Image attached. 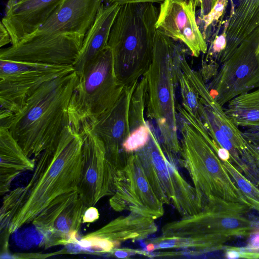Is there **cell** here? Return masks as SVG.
Here are the masks:
<instances>
[{"label": "cell", "mask_w": 259, "mask_h": 259, "mask_svg": "<svg viewBox=\"0 0 259 259\" xmlns=\"http://www.w3.org/2000/svg\"><path fill=\"white\" fill-rule=\"evenodd\" d=\"M82 145L80 133L66 125L58 140L37 159L27 184L5 194L1 208V231L14 233L32 223L56 197L77 189Z\"/></svg>", "instance_id": "1"}, {"label": "cell", "mask_w": 259, "mask_h": 259, "mask_svg": "<svg viewBox=\"0 0 259 259\" xmlns=\"http://www.w3.org/2000/svg\"><path fill=\"white\" fill-rule=\"evenodd\" d=\"M104 0H66L37 29L1 49L0 59L72 65Z\"/></svg>", "instance_id": "2"}, {"label": "cell", "mask_w": 259, "mask_h": 259, "mask_svg": "<svg viewBox=\"0 0 259 259\" xmlns=\"http://www.w3.org/2000/svg\"><path fill=\"white\" fill-rule=\"evenodd\" d=\"M77 80L74 70L44 83L10 122L7 128L35 161L69 124L68 106Z\"/></svg>", "instance_id": "3"}, {"label": "cell", "mask_w": 259, "mask_h": 259, "mask_svg": "<svg viewBox=\"0 0 259 259\" xmlns=\"http://www.w3.org/2000/svg\"><path fill=\"white\" fill-rule=\"evenodd\" d=\"M185 50L176 41L156 30L152 60L144 74L147 79L146 114L154 121L158 140L166 156L179 160L181 150L176 102L180 57Z\"/></svg>", "instance_id": "4"}, {"label": "cell", "mask_w": 259, "mask_h": 259, "mask_svg": "<svg viewBox=\"0 0 259 259\" xmlns=\"http://www.w3.org/2000/svg\"><path fill=\"white\" fill-rule=\"evenodd\" d=\"M158 12L153 3L121 6L108 46L117 80L125 87L138 82L151 63Z\"/></svg>", "instance_id": "5"}, {"label": "cell", "mask_w": 259, "mask_h": 259, "mask_svg": "<svg viewBox=\"0 0 259 259\" xmlns=\"http://www.w3.org/2000/svg\"><path fill=\"white\" fill-rule=\"evenodd\" d=\"M179 117L182 136L179 161L188 172L204 204L209 202L223 209L242 214L252 209L208 142L195 127Z\"/></svg>", "instance_id": "6"}, {"label": "cell", "mask_w": 259, "mask_h": 259, "mask_svg": "<svg viewBox=\"0 0 259 259\" xmlns=\"http://www.w3.org/2000/svg\"><path fill=\"white\" fill-rule=\"evenodd\" d=\"M243 214L223 209L206 202L198 213L168 222L161 228V247L180 249L193 255L222 249L234 237H249L253 230Z\"/></svg>", "instance_id": "7"}, {"label": "cell", "mask_w": 259, "mask_h": 259, "mask_svg": "<svg viewBox=\"0 0 259 259\" xmlns=\"http://www.w3.org/2000/svg\"><path fill=\"white\" fill-rule=\"evenodd\" d=\"M125 87L117 80L107 46L78 75L68 106L69 125L80 133L118 100Z\"/></svg>", "instance_id": "8"}, {"label": "cell", "mask_w": 259, "mask_h": 259, "mask_svg": "<svg viewBox=\"0 0 259 259\" xmlns=\"http://www.w3.org/2000/svg\"><path fill=\"white\" fill-rule=\"evenodd\" d=\"M135 153L153 191L164 204L172 205L182 217L202 210L203 199L180 174L175 162L167 158L153 129L147 144Z\"/></svg>", "instance_id": "9"}, {"label": "cell", "mask_w": 259, "mask_h": 259, "mask_svg": "<svg viewBox=\"0 0 259 259\" xmlns=\"http://www.w3.org/2000/svg\"><path fill=\"white\" fill-rule=\"evenodd\" d=\"M259 29L244 40L224 62L208 89L221 106L259 88Z\"/></svg>", "instance_id": "10"}, {"label": "cell", "mask_w": 259, "mask_h": 259, "mask_svg": "<svg viewBox=\"0 0 259 259\" xmlns=\"http://www.w3.org/2000/svg\"><path fill=\"white\" fill-rule=\"evenodd\" d=\"M109 204L115 211L135 212L154 220L163 216L164 204L153 191L136 153L128 156L114 177Z\"/></svg>", "instance_id": "11"}, {"label": "cell", "mask_w": 259, "mask_h": 259, "mask_svg": "<svg viewBox=\"0 0 259 259\" xmlns=\"http://www.w3.org/2000/svg\"><path fill=\"white\" fill-rule=\"evenodd\" d=\"M87 208L77 189L54 199L32 222L42 237L40 246L48 248L76 243Z\"/></svg>", "instance_id": "12"}, {"label": "cell", "mask_w": 259, "mask_h": 259, "mask_svg": "<svg viewBox=\"0 0 259 259\" xmlns=\"http://www.w3.org/2000/svg\"><path fill=\"white\" fill-rule=\"evenodd\" d=\"M83 139L82 167L77 191L87 207L114 193L116 170L106 154L102 141L89 126L80 132Z\"/></svg>", "instance_id": "13"}, {"label": "cell", "mask_w": 259, "mask_h": 259, "mask_svg": "<svg viewBox=\"0 0 259 259\" xmlns=\"http://www.w3.org/2000/svg\"><path fill=\"white\" fill-rule=\"evenodd\" d=\"M137 83L125 87L113 106L87 125L102 141L107 158L116 171L124 165L130 156L122 146L130 133L128 110Z\"/></svg>", "instance_id": "14"}, {"label": "cell", "mask_w": 259, "mask_h": 259, "mask_svg": "<svg viewBox=\"0 0 259 259\" xmlns=\"http://www.w3.org/2000/svg\"><path fill=\"white\" fill-rule=\"evenodd\" d=\"M155 220L130 212L82 236L76 244L83 248L95 249L101 253H110L124 242L143 240L155 233L158 227Z\"/></svg>", "instance_id": "15"}, {"label": "cell", "mask_w": 259, "mask_h": 259, "mask_svg": "<svg viewBox=\"0 0 259 259\" xmlns=\"http://www.w3.org/2000/svg\"><path fill=\"white\" fill-rule=\"evenodd\" d=\"M196 7L191 3L165 0L160 4L155 27L175 41L182 42L192 56L206 54L207 45L197 24Z\"/></svg>", "instance_id": "16"}, {"label": "cell", "mask_w": 259, "mask_h": 259, "mask_svg": "<svg viewBox=\"0 0 259 259\" xmlns=\"http://www.w3.org/2000/svg\"><path fill=\"white\" fill-rule=\"evenodd\" d=\"M66 0H8L1 22L12 45L41 25Z\"/></svg>", "instance_id": "17"}, {"label": "cell", "mask_w": 259, "mask_h": 259, "mask_svg": "<svg viewBox=\"0 0 259 259\" xmlns=\"http://www.w3.org/2000/svg\"><path fill=\"white\" fill-rule=\"evenodd\" d=\"M230 15L224 30L227 44L220 58L223 64L240 44L259 29V0H231Z\"/></svg>", "instance_id": "18"}, {"label": "cell", "mask_w": 259, "mask_h": 259, "mask_svg": "<svg viewBox=\"0 0 259 259\" xmlns=\"http://www.w3.org/2000/svg\"><path fill=\"white\" fill-rule=\"evenodd\" d=\"M120 7L117 4L105 5L103 3L100 7L73 65L77 75L108 46L110 31Z\"/></svg>", "instance_id": "19"}, {"label": "cell", "mask_w": 259, "mask_h": 259, "mask_svg": "<svg viewBox=\"0 0 259 259\" xmlns=\"http://www.w3.org/2000/svg\"><path fill=\"white\" fill-rule=\"evenodd\" d=\"M0 193L10 191L12 181L22 172L33 170L35 161L25 154L8 130L0 126Z\"/></svg>", "instance_id": "20"}, {"label": "cell", "mask_w": 259, "mask_h": 259, "mask_svg": "<svg viewBox=\"0 0 259 259\" xmlns=\"http://www.w3.org/2000/svg\"><path fill=\"white\" fill-rule=\"evenodd\" d=\"M201 103L210 112L218 128L229 139L239 151L245 163L255 166L251 147L234 122L227 116L225 110L211 95L206 87L197 90Z\"/></svg>", "instance_id": "21"}, {"label": "cell", "mask_w": 259, "mask_h": 259, "mask_svg": "<svg viewBox=\"0 0 259 259\" xmlns=\"http://www.w3.org/2000/svg\"><path fill=\"white\" fill-rule=\"evenodd\" d=\"M225 112L237 126L259 128V88L229 101Z\"/></svg>", "instance_id": "22"}, {"label": "cell", "mask_w": 259, "mask_h": 259, "mask_svg": "<svg viewBox=\"0 0 259 259\" xmlns=\"http://www.w3.org/2000/svg\"><path fill=\"white\" fill-rule=\"evenodd\" d=\"M72 65H57L0 59V79H14L48 74L61 75L74 71Z\"/></svg>", "instance_id": "23"}, {"label": "cell", "mask_w": 259, "mask_h": 259, "mask_svg": "<svg viewBox=\"0 0 259 259\" xmlns=\"http://www.w3.org/2000/svg\"><path fill=\"white\" fill-rule=\"evenodd\" d=\"M225 167L252 208L259 212V189L229 160L222 161Z\"/></svg>", "instance_id": "24"}, {"label": "cell", "mask_w": 259, "mask_h": 259, "mask_svg": "<svg viewBox=\"0 0 259 259\" xmlns=\"http://www.w3.org/2000/svg\"><path fill=\"white\" fill-rule=\"evenodd\" d=\"M178 83L180 85L183 108L192 117L201 119L200 115L201 103L199 96L187 76L182 71L180 65L178 70Z\"/></svg>", "instance_id": "25"}, {"label": "cell", "mask_w": 259, "mask_h": 259, "mask_svg": "<svg viewBox=\"0 0 259 259\" xmlns=\"http://www.w3.org/2000/svg\"><path fill=\"white\" fill-rule=\"evenodd\" d=\"M228 0H217L210 11L206 15L200 17L204 23V30L213 22L217 21L224 12L227 5Z\"/></svg>", "instance_id": "26"}, {"label": "cell", "mask_w": 259, "mask_h": 259, "mask_svg": "<svg viewBox=\"0 0 259 259\" xmlns=\"http://www.w3.org/2000/svg\"><path fill=\"white\" fill-rule=\"evenodd\" d=\"M219 64L212 59H205L202 62L201 74L203 80L206 81L212 79L219 71Z\"/></svg>", "instance_id": "27"}, {"label": "cell", "mask_w": 259, "mask_h": 259, "mask_svg": "<svg viewBox=\"0 0 259 259\" xmlns=\"http://www.w3.org/2000/svg\"><path fill=\"white\" fill-rule=\"evenodd\" d=\"M111 255L118 257L127 258L136 254H141L150 257V254L145 251L139 249H134L129 248H117L110 253Z\"/></svg>", "instance_id": "28"}, {"label": "cell", "mask_w": 259, "mask_h": 259, "mask_svg": "<svg viewBox=\"0 0 259 259\" xmlns=\"http://www.w3.org/2000/svg\"><path fill=\"white\" fill-rule=\"evenodd\" d=\"M242 134L248 143L259 146V128H247Z\"/></svg>", "instance_id": "29"}, {"label": "cell", "mask_w": 259, "mask_h": 259, "mask_svg": "<svg viewBox=\"0 0 259 259\" xmlns=\"http://www.w3.org/2000/svg\"><path fill=\"white\" fill-rule=\"evenodd\" d=\"M100 216L98 209L93 206L88 207L84 211L82 218L83 223H92L97 221Z\"/></svg>", "instance_id": "30"}, {"label": "cell", "mask_w": 259, "mask_h": 259, "mask_svg": "<svg viewBox=\"0 0 259 259\" xmlns=\"http://www.w3.org/2000/svg\"><path fill=\"white\" fill-rule=\"evenodd\" d=\"M165 0H104L106 4H118L121 6L128 4H136V3H161Z\"/></svg>", "instance_id": "31"}, {"label": "cell", "mask_w": 259, "mask_h": 259, "mask_svg": "<svg viewBox=\"0 0 259 259\" xmlns=\"http://www.w3.org/2000/svg\"><path fill=\"white\" fill-rule=\"evenodd\" d=\"M217 0H198L200 9V17L207 14L213 8Z\"/></svg>", "instance_id": "32"}, {"label": "cell", "mask_w": 259, "mask_h": 259, "mask_svg": "<svg viewBox=\"0 0 259 259\" xmlns=\"http://www.w3.org/2000/svg\"><path fill=\"white\" fill-rule=\"evenodd\" d=\"M249 239L247 247L251 249L259 248V228L251 231L249 236Z\"/></svg>", "instance_id": "33"}, {"label": "cell", "mask_w": 259, "mask_h": 259, "mask_svg": "<svg viewBox=\"0 0 259 259\" xmlns=\"http://www.w3.org/2000/svg\"><path fill=\"white\" fill-rule=\"evenodd\" d=\"M11 44L10 35L2 22L0 23V47L2 48L9 44Z\"/></svg>", "instance_id": "34"}, {"label": "cell", "mask_w": 259, "mask_h": 259, "mask_svg": "<svg viewBox=\"0 0 259 259\" xmlns=\"http://www.w3.org/2000/svg\"><path fill=\"white\" fill-rule=\"evenodd\" d=\"M225 256L226 258L229 259L240 258L239 252L235 250L233 247L226 248Z\"/></svg>", "instance_id": "35"}, {"label": "cell", "mask_w": 259, "mask_h": 259, "mask_svg": "<svg viewBox=\"0 0 259 259\" xmlns=\"http://www.w3.org/2000/svg\"><path fill=\"white\" fill-rule=\"evenodd\" d=\"M252 154L255 166L259 167V146L251 144Z\"/></svg>", "instance_id": "36"}, {"label": "cell", "mask_w": 259, "mask_h": 259, "mask_svg": "<svg viewBox=\"0 0 259 259\" xmlns=\"http://www.w3.org/2000/svg\"><path fill=\"white\" fill-rule=\"evenodd\" d=\"M178 2H186L194 5L196 7L198 6V0H174Z\"/></svg>", "instance_id": "37"}, {"label": "cell", "mask_w": 259, "mask_h": 259, "mask_svg": "<svg viewBox=\"0 0 259 259\" xmlns=\"http://www.w3.org/2000/svg\"><path fill=\"white\" fill-rule=\"evenodd\" d=\"M146 247L148 252H151L155 250V245L152 243H148Z\"/></svg>", "instance_id": "38"}, {"label": "cell", "mask_w": 259, "mask_h": 259, "mask_svg": "<svg viewBox=\"0 0 259 259\" xmlns=\"http://www.w3.org/2000/svg\"><path fill=\"white\" fill-rule=\"evenodd\" d=\"M247 248L248 249V250H249V251H250L251 252L256 253H257V254H258L259 255V248L258 249H251V248H249L248 247H247Z\"/></svg>", "instance_id": "39"}]
</instances>
